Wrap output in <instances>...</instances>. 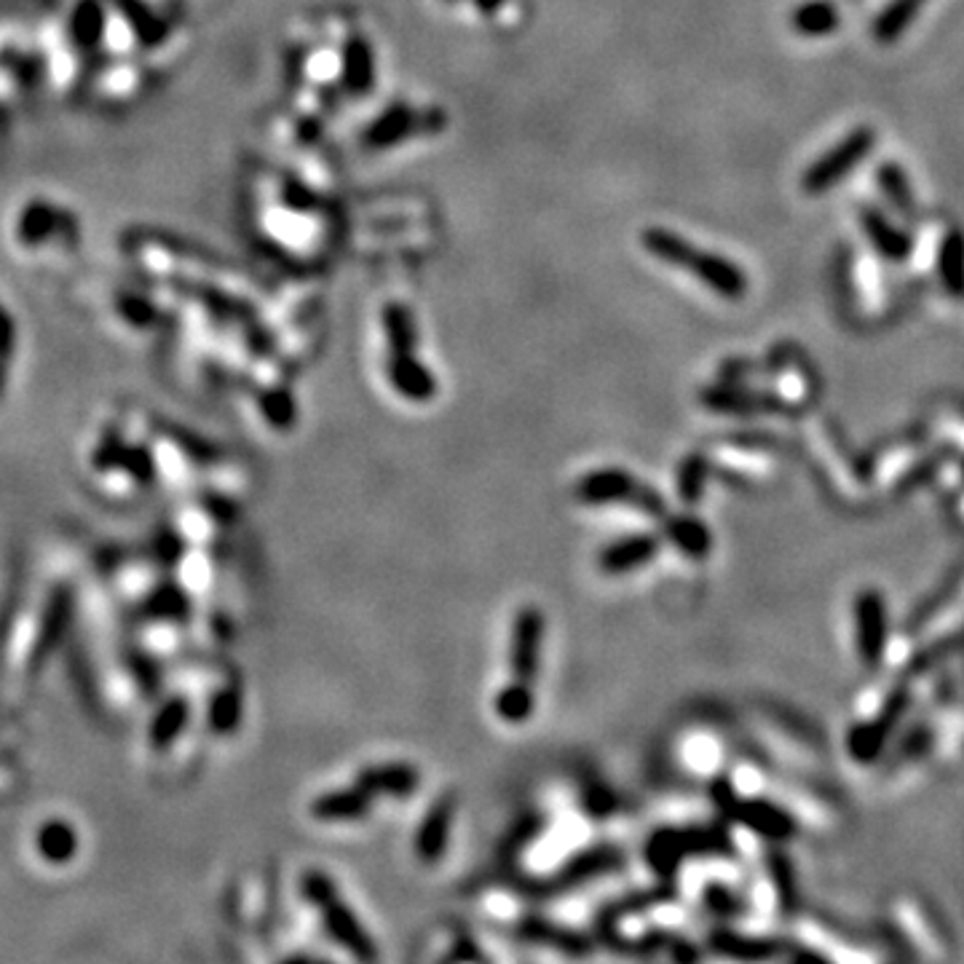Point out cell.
I'll list each match as a JSON object with an SVG mask.
<instances>
[{"label": "cell", "instance_id": "obj_1", "mask_svg": "<svg viewBox=\"0 0 964 964\" xmlns=\"http://www.w3.org/2000/svg\"><path fill=\"white\" fill-rule=\"evenodd\" d=\"M78 592L73 584H52L35 605L14 611L0 633V672L9 683L24 686L57 651L76 616Z\"/></svg>", "mask_w": 964, "mask_h": 964}, {"label": "cell", "instance_id": "obj_2", "mask_svg": "<svg viewBox=\"0 0 964 964\" xmlns=\"http://www.w3.org/2000/svg\"><path fill=\"white\" fill-rule=\"evenodd\" d=\"M640 241L659 263L672 265V269L678 271H689V274H694L704 287L723 295V298H740V295L745 293L747 282L737 265L726 261V258L715 255V252L700 250L697 244L678 237L676 231H667V228H648V231H643Z\"/></svg>", "mask_w": 964, "mask_h": 964}, {"label": "cell", "instance_id": "obj_3", "mask_svg": "<svg viewBox=\"0 0 964 964\" xmlns=\"http://www.w3.org/2000/svg\"><path fill=\"white\" fill-rule=\"evenodd\" d=\"M306 900L319 911L321 924H325L327 935L338 945L349 949L357 960H375V945L370 941L368 932L362 930L360 919L351 913V908L338 898L336 884L330 876L319 874V870H308L300 881Z\"/></svg>", "mask_w": 964, "mask_h": 964}, {"label": "cell", "instance_id": "obj_4", "mask_svg": "<svg viewBox=\"0 0 964 964\" xmlns=\"http://www.w3.org/2000/svg\"><path fill=\"white\" fill-rule=\"evenodd\" d=\"M577 496L587 504L624 502V504L640 506L643 512H648V515L654 517L667 515V506L662 504V499H659L657 493L643 488L640 482H635L627 472H620V469H603V472L587 474V478L579 480Z\"/></svg>", "mask_w": 964, "mask_h": 964}, {"label": "cell", "instance_id": "obj_5", "mask_svg": "<svg viewBox=\"0 0 964 964\" xmlns=\"http://www.w3.org/2000/svg\"><path fill=\"white\" fill-rule=\"evenodd\" d=\"M105 577H108L110 595L116 601L129 605V609H140L153 595V590L164 582L166 571L153 555H121V558L108 562Z\"/></svg>", "mask_w": 964, "mask_h": 964}, {"label": "cell", "instance_id": "obj_6", "mask_svg": "<svg viewBox=\"0 0 964 964\" xmlns=\"http://www.w3.org/2000/svg\"><path fill=\"white\" fill-rule=\"evenodd\" d=\"M541 640H544V616L539 609H523L515 620L512 629V681L530 686L539 676V659H541Z\"/></svg>", "mask_w": 964, "mask_h": 964}, {"label": "cell", "instance_id": "obj_7", "mask_svg": "<svg viewBox=\"0 0 964 964\" xmlns=\"http://www.w3.org/2000/svg\"><path fill=\"white\" fill-rule=\"evenodd\" d=\"M715 801H719L734 820H740V823L751 828V831L762 833L766 839H785L790 831H793V823H790L788 814H785L782 809H777L775 803H766L758 799L743 801L737 799L734 790L726 788V785H715Z\"/></svg>", "mask_w": 964, "mask_h": 964}, {"label": "cell", "instance_id": "obj_8", "mask_svg": "<svg viewBox=\"0 0 964 964\" xmlns=\"http://www.w3.org/2000/svg\"><path fill=\"white\" fill-rule=\"evenodd\" d=\"M190 646H194V640H190L185 622L142 620L138 633H134V648L161 667L177 662Z\"/></svg>", "mask_w": 964, "mask_h": 964}, {"label": "cell", "instance_id": "obj_9", "mask_svg": "<svg viewBox=\"0 0 964 964\" xmlns=\"http://www.w3.org/2000/svg\"><path fill=\"white\" fill-rule=\"evenodd\" d=\"M194 719H196V704L190 702L185 694H177V691H166V697L156 704L151 721H147V729H145L147 751L161 756V753L175 743L185 729L194 723Z\"/></svg>", "mask_w": 964, "mask_h": 964}, {"label": "cell", "instance_id": "obj_10", "mask_svg": "<svg viewBox=\"0 0 964 964\" xmlns=\"http://www.w3.org/2000/svg\"><path fill=\"white\" fill-rule=\"evenodd\" d=\"M855 638L865 665L881 662L887 648V605L879 592L865 590L855 601Z\"/></svg>", "mask_w": 964, "mask_h": 964}, {"label": "cell", "instance_id": "obj_11", "mask_svg": "<svg viewBox=\"0 0 964 964\" xmlns=\"http://www.w3.org/2000/svg\"><path fill=\"white\" fill-rule=\"evenodd\" d=\"M169 577L194 598L196 603L207 601L218 582V562L212 558L209 547H185L175 566L169 568Z\"/></svg>", "mask_w": 964, "mask_h": 964}, {"label": "cell", "instance_id": "obj_12", "mask_svg": "<svg viewBox=\"0 0 964 964\" xmlns=\"http://www.w3.org/2000/svg\"><path fill=\"white\" fill-rule=\"evenodd\" d=\"M220 517L215 515L212 506L207 504V499L201 502H185L172 512L169 528L180 536L185 547H215L220 536Z\"/></svg>", "mask_w": 964, "mask_h": 964}, {"label": "cell", "instance_id": "obj_13", "mask_svg": "<svg viewBox=\"0 0 964 964\" xmlns=\"http://www.w3.org/2000/svg\"><path fill=\"white\" fill-rule=\"evenodd\" d=\"M244 715V697L237 678H228L204 700V732L212 737H228L239 729Z\"/></svg>", "mask_w": 964, "mask_h": 964}, {"label": "cell", "instance_id": "obj_14", "mask_svg": "<svg viewBox=\"0 0 964 964\" xmlns=\"http://www.w3.org/2000/svg\"><path fill=\"white\" fill-rule=\"evenodd\" d=\"M33 850L39 855L41 863L52 865V868H62V865L73 863V857L78 855L80 839L73 823L62 818H52L46 823L35 828L33 836Z\"/></svg>", "mask_w": 964, "mask_h": 964}, {"label": "cell", "instance_id": "obj_15", "mask_svg": "<svg viewBox=\"0 0 964 964\" xmlns=\"http://www.w3.org/2000/svg\"><path fill=\"white\" fill-rule=\"evenodd\" d=\"M388 379L402 397L413 402H426L437 394L435 375L416 360V351H397L388 357Z\"/></svg>", "mask_w": 964, "mask_h": 964}, {"label": "cell", "instance_id": "obj_16", "mask_svg": "<svg viewBox=\"0 0 964 964\" xmlns=\"http://www.w3.org/2000/svg\"><path fill=\"white\" fill-rule=\"evenodd\" d=\"M370 803H373V796L354 782L346 790L321 793L311 803V814L321 823H351V820H362L368 814Z\"/></svg>", "mask_w": 964, "mask_h": 964}, {"label": "cell", "instance_id": "obj_17", "mask_svg": "<svg viewBox=\"0 0 964 964\" xmlns=\"http://www.w3.org/2000/svg\"><path fill=\"white\" fill-rule=\"evenodd\" d=\"M903 708H906L903 697H895V700H889L887 704H884L881 719H874V721L863 723L861 729H855V732L850 734L852 756L861 758V762H870V758L879 756L884 743H887L889 732H892L895 721H898V715H903Z\"/></svg>", "mask_w": 964, "mask_h": 964}, {"label": "cell", "instance_id": "obj_18", "mask_svg": "<svg viewBox=\"0 0 964 964\" xmlns=\"http://www.w3.org/2000/svg\"><path fill=\"white\" fill-rule=\"evenodd\" d=\"M357 785H362L370 796H410L418 788V769L410 764H379L368 766L357 775Z\"/></svg>", "mask_w": 964, "mask_h": 964}, {"label": "cell", "instance_id": "obj_19", "mask_svg": "<svg viewBox=\"0 0 964 964\" xmlns=\"http://www.w3.org/2000/svg\"><path fill=\"white\" fill-rule=\"evenodd\" d=\"M453 812H456V801L453 796H445L431 807V812L426 814V820L418 828V839H416V850L418 857H421L424 863H437L442 857L445 846H448V833L450 825H453Z\"/></svg>", "mask_w": 964, "mask_h": 964}, {"label": "cell", "instance_id": "obj_20", "mask_svg": "<svg viewBox=\"0 0 964 964\" xmlns=\"http://www.w3.org/2000/svg\"><path fill=\"white\" fill-rule=\"evenodd\" d=\"M138 611L142 614V620H169L188 624L196 611V601L169 577L153 590V595Z\"/></svg>", "mask_w": 964, "mask_h": 964}, {"label": "cell", "instance_id": "obj_21", "mask_svg": "<svg viewBox=\"0 0 964 964\" xmlns=\"http://www.w3.org/2000/svg\"><path fill=\"white\" fill-rule=\"evenodd\" d=\"M657 552H659V539H654V536H633V539L611 544V547L601 555V568L605 573L633 571V568H640L646 566V562H651Z\"/></svg>", "mask_w": 964, "mask_h": 964}, {"label": "cell", "instance_id": "obj_22", "mask_svg": "<svg viewBox=\"0 0 964 964\" xmlns=\"http://www.w3.org/2000/svg\"><path fill=\"white\" fill-rule=\"evenodd\" d=\"M201 756V732L190 723L188 729L175 740L164 753H161V762L166 766V775H188L194 771L196 762Z\"/></svg>", "mask_w": 964, "mask_h": 964}, {"label": "cell", "instance_id": "obj_23", "mask_svg": "<svg viewBox=\"0 0 964 964\" xmlns=\"http://www.w3.org/2000/svg\"><path fill=\"white\" fill-rule=\"evenodd\" d=\"M373 54H370L368 41H351L349 52H346V67H343V80L346 89L351 95H368L370 86H373Z\"/></svg>", "mask_w": 964, "mask_h": 964}, {"label": "cell", "instance_id": "obj_24", "mask_svg": "<svg viewBox=\"0 0 964 964\" xmlns=\"http://www.w3.org/2000/svg\"><path fill=\"white\" fill-rule=\"evenodd\" d=\"M91 480H95L97 493H102V496L110 499V502H129V499H134L138 493L145 491V488L132 478V472L123 469L121 463L105 469L100 474H91Z\"/></svg>", "mask_w": 964, "mask_h": 964}, {"label": "cell", "instance_id": "obj_25", "mask_svg": "<svg viewBox=\"0 0 964 964\" xmlns=\"http://www.w3.org/2000/svg\"><path fill=\"white\" fill-rule=\"evenodd\" d=\"M667 539L678 544L691 558H702L710 549V530L694 517H678L667 523Z\"/></svg>", "mask_w": 964, "mask_h": 964}, {"label": "cell", "instance_id": "obj_26", "mask_svg": "<svg viewBox=\"0 0 964 964\" xmlns=\"http://www.w3.org/2000/svg\"><path fill=\"white\" fill-rule=\"evenodd\" d=\"M496 713L506 723H523L534 713V689L525 683L510 681L502 694L496 697Z\"/></svg>", "mask_w": 964, "mask_h": 964}, {"label": "cell", "instance_id": "obj_27", "mask_svg": "<svg viewBox=\"0 0 964 964\" xmlns=\"http://www.w3.org/2000/svg\"><path fill=\"white\" fill-rule=\"evenodd\" d=\"M713 945L723 954L729 956H737V960H764V956H771L777 951V945H771L769 941H758V938H743V935H732V932H723V935L713 938Z\"/></svg>", "mask_w": 964, "mask_h": 964}, {"label": "cell", "instance_id": "obj_28", "mask_svg": "<svg viewBox=\"0 0 964 964\" xmlns=\"http://www.w3.org/2000/svg\"><path fill=\"white\" fill-rule=\"evenodd\" d=\"M261 410H263L265 421H269L271 426H276V429H287V426H293V421H295L293 397H289L287 392H282V388H274V392L263 394Z\"/></svg>", "mask_w": 964, "mask_h": 964}, {"label": "cell", "instance_id": "obj_29", "mask_svg": "<svg viewBox=\"0 0 964 964\" xmlns=\"http://www.w3.org/2000/svg\"><path fill=\"white\" fill-rule=\"evenodd\" d=\"M265 900L269 895L263 892V887L258 881H247L239 892V917L252 922V919H261L265 911Z\"/></svg>", "mask_w": 964, "mask_h": 964}, {"label": "cell", "instance_id": "obj_30", "mask_svg": "<svg viewBox=\"0 0 964 964\" xmlns=\"http://www.w3.org/2000/svg\"><path fill=\"white\" fill-rule=\"evenodd\" d=\"M407 123H410V113H388L383 116V119L373 127V134H370V142H375V145H386V142L399 140L402 134L407 132Z\"/></svg>", "mask_w": 964, "mask_h": 964}, {"label": "cell", "instance_id": "obj_31", "mask_svg": "<svg viewBox=\"0 0 964 964\" xmlns=\"http://www.w3.org/2000/svg\"><path fill=\"white\" fill-rule=\"evenodd\" d=\"M702 480H704L702 461L700 459H689V461H686L683 469H681V474H678V485H681L683 502H697V499H700Z\"/></svg>", "mask_w": 964, "mask_h": 964}, {"label": "cell", "instance_id": "obj_32", "mask_svg": "<svg viewBox=\"0 0 964 964\" xmlns=\"http://www.w3.org/2000/svg\"><path fill=\"white\" fill-rule=\"evenodd\" d=\"M22 788V771L20 766L11 762L9 756L0 758V803L14 799Z\"/></svg>", "mask_w": 964, "mask_h": 964}, {"label": "cell", "instance_id": "obj_33", "mask_svg": "<svg viewBox=\"0 0 964 964\" xmlns=\"http://www.w3.org/2000/svg\"><path fill=\"white\" fill-rule=\"evenodd\" d=\"M825 17H831L825 6H807V9H801L799 17H796V24H799L801 30H807V33H820V30L828 28Z\"/></svg>", "mask_w": 964, "mask_h": 964}, {"label": "cell", "instance_id": "obj_34", "mask_svg": "<svg viewBox=\"0 0 964 964\" xmlns=\"http://www.w3.org/2000/svg\"><path fill=\"white\" fill-rule=\"evenodd\" d=\"M474 6H478L482 14H496L504 6V0H474Z\"/></svg>", "mask_w": 964, "mask_h": 964}]
</instances>
